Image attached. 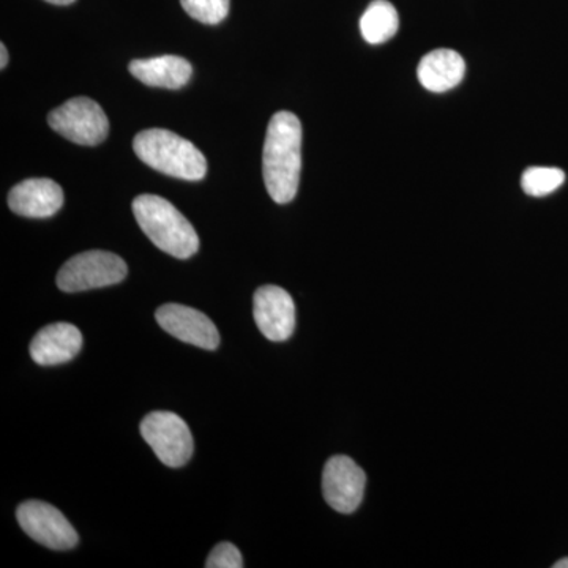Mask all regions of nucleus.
Here are the masks:
<instances>
[{
    "instance_id": "obj_1",
    "label": "nucleus",
    "mask_w": 568,
    "mask_h": 568,
    "mask_svg": "<svg viewBox=\"0 0 568 568\" xmlns=\"http://www.w3.org/2000/svg\"><path fill=\"white\" fill-rule=\"evenodd\" d=\"M302 123L293 112H276L265 134L263 175L268 196L276 204L294 200L301 181Z\"/></svg>"
},
{
    "instance_id": "obj_2",
    "label": "nucleus",
    "mask_w": 568,
    "mask_h": 568,
    "mask_svg": "<svg viewBox=\"0 0 568 568\" xmlns=\"http://www.w3.org/2000/svg\"><path fill=\"white\" fill-rule=\"evenodd\" d=\"M133 213L142 233L162 252L189 260L200 250L193 224L170 201L156 194H141L133 201Z\"/></svg>"
},
{
    "instance_id": "obj_3",
    "label": "nucleus",
    "mask_w": 568,
    "mask_h": 568,
    "mask_svg": "<svg viewBox=\"0 0 568 568\" xmlns=\"http://www.w3.org/2000/svg\"><path fill=\"white\" fill-rule=\"evenodd\" d=\"M133 149L141 162L171 178L201 181L207 174L203 152L170 130L151 129L138 133Z\"/></svg>"
},
{
    "instance_id": "obj_4",
    "label": "nucleus",
    "mask_w": 568,
    "mask_h": 568,
    "mask_svg": "<svg viewBox=\"0 0 568 568\" xmlns=\"http://www.w3.org/2000/svg\"><path fill=\"white\" fill-rule=\"evenodd\" d=\"M126 272L129 268L121 256L95 250L67 261L58 274V286L63 293L99 290L123 282Z\"/></svg>"
},
{
    "instance_id": "obj_5",
    "label": "nucleus",
    "mask_w": 568,
    "mask_h": 568,
    "mask_svg": "<svg viewBox=\"0 0 568 568\" xmlns=\"http://www.w3.org/2000/svg\"><path fill=\"white\" fill-rule=\"evenodd\" d=\"M48 123L54 132L80 145H99L110 133V121L99 103L78 97L48 115Z\"/></svg>"
},
{
    "instance_id": "obj_6",
    "label": "nucleus",
    "mask_w": 568,
    "mask_h": 568,
    "mask_svg": "<svg viewBox=\"0 0 568 568\" xmlns=\"http://www.w3.org/2000/svg\"><path fill=\"white\" fill-rule=\"evenodd\" d=\"M141 436L152 447L163 465L182 467L194 450L192 432L182 417L166 410H155L141 422Z\"/></svg>"
},
{
    "instance_id": "obj_7",
    "label": "nucleus",
    "mask_w": 568,
    "mask_h": 568,
    "mask_svg": "<svg viewBox=\"0 0 568 568\" xmlns=\"http://www.w3.org/2000/svg\"><path fill=\"white\" fill-rule=\"evenodd\" d=\"M17 518L22 530L43 547L65 551L77 547L80 541L77 530L63 517L62 511L41 500L21 504Z\"/></svg>"
},
{
    "instance_id": "obj_8",
    "label": "nucleus",
    "mask_w": 568,
    "mask_h": 568,
    "mask_svg": "<svg viewBox=\"0 0 568 568\" xmlns=\"http://www.w3.org/2000/svg\"><path fill=\"white\" fill-rule=\"evenodd\" d=\"M366 476L349 457L328 459L323 474L324 499L339 514H353L364 499Z\"/></svg>"
},
{
    "instance_id": "obj_9",
    "label": "nucleus",
    "mask_w": 568,
    "mask_h": 568,
    "mask_svg": "<svg viewBox=\"0 0 568 568\" xmlns=\"http://www.w3.org/2000/svg\"><path fill=\"white\" fill-rule=\"evenodd\" d=\"M253 315L257 328L271 342H284L294 334L295 304L283 287L267 284L254 293Z\"/></svg>"
},
{
    "instance_id": "obj_10",
    "label": "nucleus",
    "mask_w": 568,
    "mask_h": 568,
    "mask_svg": "<svg viewBox=\"0 0 568 568\" xmlns=\"http://www.w3.org/2000/svg\"><path fill=\"white\" fill-rule=\"evenodd\" d=\"M155 317L163 331L183 343L209 351L216 349L220 345L219 328L197 310L168 304L156 310Z\"/></svg>"
},
{
    "instance_id": "obj_11",
    "label": "nucleus",
    "mask_w": 568,
    "mask_h": 568,
    "mask_svg": "<svg viewBox=\"0 0 568 568\" xmlns=\"http://www.w3.org/2000/svg\"><path fill=\"white\" fill-rule=\"evenodd\" d=\"M9 205L11 211L28 219H50L61 211L63 192L51 179H28L11 189Z\"/></svg>"
},
{
    "instance_id": "obj_12",
    "label": "nucleus",
    "mask_w": 568,
    "mask_h": 568,
    "mask_svg": "<svg viewBox=\"0 0 568 568\" xmlns=\"http://www.w3.org/2000/svg\"><path fill=\"white\" fill-rule=\"evenodd\" d=\"M81 347L80 328L67 323L47 325L32 339V361L43 366L65 364L80 354Z\"/></svg>"
},
{
    "instance_id": "obj_13",
    "label": "nucleus",
    "mask_w": 568,
    "mask_h": 568,
    "mask_svg": "<svg viewBox=\"0 0 568 568\" xmlns=\"http://www.w3.org/2000/svg\"><path fill=\"white\" fill-rule=\"evenodd\" d=\"M466 73L465 59L457 51L436 50L428 52L418 63L417 77L429 92H447L462 84Z\"/></svg>"
},
{
    "instance_id": "obj_14",
    "label": "nucleus",
    "mask_w": 568,
    "mask_h": 568,
    "mask_svg": "<svg viewBox=\"0 0 568 568\" xmlns=\"http://www.w3.org/2000/svg\"><path fill=\"white\" fill-rule=\"evenodd\" d=\"M130 73L142 84L151 88L181 89L189 84L193 74L192 63L178 55L162 58L136 59L130 63Z\"/></svg>"
},
{
    "instance_id": "obj_15",
    "label": "nucleus",
    "mask_w": 568,
    "mask_h": 568,
    "mask_svg": "<svg viewBox=\"0 0 568 568\" xmlns=\"http://www.w3.org/2000/svg\"><path fill=\"white\" fill-rule=\"evenodd\" d=\"M398 11L387 0H375L369 3L361 18V32L369 44L386 43L398 32Z\"/></svg>"
},
{
    "instance_id": "obj_16",
    "label": "nucleus",
    "mask_w": 568,
    "mask_h": 568,
    "mask_svg": "<svg viewBox=\"0 0 568 568\" xmlns=\"http://www.w3.org/2000/svg\"><path fill=\"white\" fill-rule=\"evenodd\" d=\"M566 182V173L559 168L532 166L523 173L521 189L529 196H548L562 186Z\"/></svg>"
},
{
    "instance_id": "obj_17",
    "label": "nucleus",
    "mask_w": 568,
    "mask_h": 568,
    "mask_svg": "<svg viewBox=\"0 0 568 568\" xmlns=\"http://www.w3.org/2000/svg\"><path fill=\"white\" fill-rule=\"evenodd\" d=\"M183 10L203 24H219L230 13V0H181Z\"/></svg>"
},
{
    "instance_id": "obj_18",
    "label": "nucleus",
    "mask_w": 568,
    "mask_h": 568,
    "mask_svg": "<svg viewBox=\"0 0 568 568\" xmlns=\"http://www.w3.org/2000/svg\"><path fill=\"white\" fill-rule=\"evenodd\" d=\"M207 568H242L244 567V559H242L241 551L234 547L233 544H220L213 548L211 556L205 562Z\"/></svg>"
},
{
    "instance_id": "obj_19",
    "label": "nucleus",
    "mask_w": 568,
    "mask_h": 568,
    "mask_svg": "<svg viewBox=\"0 0 568 568\" xmlns=\"http://www.w3.org/2000/svg\"><path fill=\"white\" fill-rule=\"evenodd\" d=\"M9 63V51H7L6 44H0V69H6Z\"/></svg>"
},
{
    "instance_id": "obj_20",
    "label": "nucleus",
    "mask_w": 568,
    "mask_h": 568,
    "mask_svg": "<svg viewBox=\"0 0 568 568\" xmlns=\"http://www.w3.org/2000/svg\"><path fill=\"white\" fill-rule=\"evenodd\" d=\"M47 2L54 3V6H70L74 0H47Z\"/></svg>"
},
{
    "instance_id": "obj_21",
    "label": "nucleus",
    "mask_w": 568,
    "mask_h": 568,
    "mask_svg": "<svg viewBox=\"0 0 568 568\" xmlns=\"http://www.w3.org/2000/svg\"><path fill=\"white\" fill-rule=\"evenodd\" d=\"M552 567H555V568H568V558L558 560V562H556L555 566H552Z\"/></svg>"
}]
</instances>
